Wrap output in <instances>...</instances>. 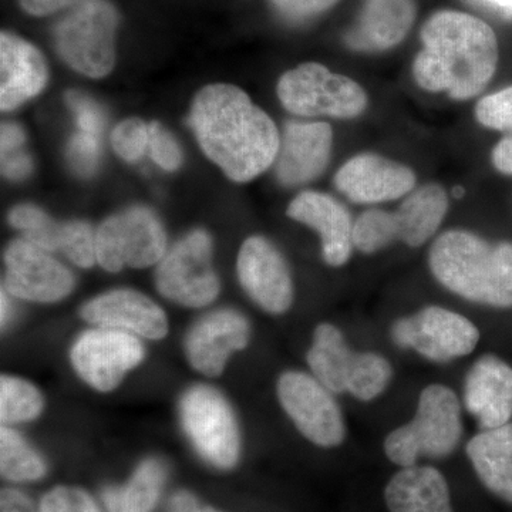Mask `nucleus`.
<instances>
[{
  "mask_svg": "<svg viewBox=\"0 0 512 512\" xmlns=\"http://www.w3.org/2000/svg\"><path fill=\"white\" fill-rule=\"evenodd\" d=\"M190 126L202 151L237 183L268 170L281 147L274 120L231 84H212L197 94Z\"/></svg>",
  "mask_w": 512,
  "mask_h": 512,
  "instance_id": "f257e3e1",
  "label": "nucleus"
},
{
  "mask_svg": "<svg viewBox=\"0 0 512 512\" xmlns=\"http://www.w3.org/2000/svg\"><path fill=\"white\" fill-rule=\"evenodd\" d=\"M423 49L413 62L421 89L446 93L454 100L478 96L498 66V40L491 26L476 16L441 10L421 28Z\"/></svg>",
  "mask_w": 512,
  "mask_h": 512,
  "instance_id": "f03ea898",
  "label": "nucleus"
},
{
  "mask_svg": "<svg viewBox=\"0 0 512 512\" xmlns=\"http://www.w3.org/2000/svg\"><path fill=\"white\" fill-rule=\"evenodd\" d=\"M429 266L454 295L491 308H512L511 242L491 244L466 229H450L431 245Z\"/></svg>",
  "mask_w": 512,
  "mask_h": 512,
  "instance_id": "7ed1b4c3",
  "label": "nucleus"
},
{
  "mask_svg": "<svg viewBox=\"0 0 512 512\" xmlns=\"http://www.w3.org/2000/svg\"><path fill=\"white\" fill-rule=\"evenodd\" d=\"M461 402L446 384L424 387L409 423L384 440V454L399 467L416 466L420 458H444L456 451L463 437Z\"/></svg>",
  "mask_w": 512,
  "mask_h": 512,
  "instance_id": "20e7f679",
  "label": "nucleus"
},
{
  "mask_svg": "<svg viewBox=\"0 0 512 512\" xmlns=\"http://www.w3.org/2000/svg\"><path fill=\"white\" fill-rule=\"evenodd\" d=\"M447 211V191L436 183L421 185L406 195L396 211L370 208L362 212L353 228V244L366 255L399 241L410 248L423 247L437 234Z\"/></svg>",
  "mask_w": 512,
  "mask_h": 512,
  "instance_id": "39448f33",
  "label": "nucleus"
},
{
  "mask_svg": "<svg viewBox=\"0 0 512 512\" xmlns=\"http://www.w3.org/2000/svg\"><path fill=\"white\" fill-rule=\"evenodd\" d=\"M119 15L106 0H86L74 6L55 28L60 57L76 72L100 79L116 63L114 35Z\"/></svg>",
  "mask_w": 512,
  "mask_h": 512,
  "instance_id": "423d86ee",
  "label": "nucleus"
},
{
  "mask_svg": "<svg viewBox=\"0 0 512 512\" xmlns=\"http://www.w3.org/2000/svg\"><path fill=\"white\" fill-rule=\"evenodd\" d=\"M278 97L289 113L302 117L352 120L362 116L369 99L363 87L319 63H305L279 79Z\"/></svg>",
  "mask_w": 512,
  "mask_h": 512,
  "instance_id": "0eeeda50",
  "label": "nucleus"
},
{
  "mask_svg": "<svg viewBox=\"0 0 512 512\" xmlns=\"http://www.w3.org/2000/svg\"><path fill=\"white\" fill-rule=\"evenodd\" d=\"M180 420L192 446L211 466L229 470L241 456L237 417L218 390L194 386L181 397Z\"/></svg>",
  "mask_w": 512,
  "mask_h": 512,
  "instance_id": "6e6552de",
  "label": "nucleus"
},
{
  "mask_svg": "<svg viewBox=\"0 0 512 512\" xmlns=\"http://www.w3.org/2000/svg\"><path fill=\"white\" fill-rule=\"evenodd\" d=\"M158 292L185 308H204L220 295L221 284L212 266V239L204 229L184 235L156 271Z\"/></svg>",
  "mask_w": 512,
  "mask_h": 512,
  "instance_id": "1a4fd4ad",
  "label": "nucleus"
},
{
  "mask_svg": "<svg viewBox=\"0 0 512 512\" xmlns=\"http://www.w3.org/2000/svg\"><path fill=\"white\" fill-rule=\"evenodd\" d=\"M167 252V235L157 215L146 207H131L111 215L96 231V258L104 271L148 268Z\"/></svg>",
  "mask_w": 512,
  "mask_h": 512,
  "instance_id": "9d476101",
  "label": "nucleus"
},
{
  "mask_svg": "<svg viewBox=\"0 0 512 512\" xmlns=\"http://www.w3.org/2000/svg\"><path fill=\"white\" fill-rule=\"evenodd\" d=\"M390 333L394 345L413 350L434 363L453 362L471 355L480 342V330L470 319L434 305L397 319Z\"/></svg>",
  "mask_w": 512,
  "mask_h": 512,
  "instance_id": "9b49d317",
  "label": "nucleus"
},
{
  "mask_svg": "<svg viewBox=\"0 0 512 512\" xmlns=\"http://www.w3.org/2000/svg\"><path fill=\"white\" fill-rule=\"evenodd\" d=\"M279 403L306 440L322 448L339 447L346 439L342 409L328 387L309 373L288 370L276 383Z\"/></svg>",
  "mask_w": 512,
  "mask_h": 512,
  "instance_id": "f8f14e48",
  "label": "nucleus"
},
{
  "mask_svg": "<svg viewBox=\"0 0 512 512\" xmlns=\"http://www.w3.org/2000/svg\"><path fill=\"white\" fill-rule=\"evenodd\" d=\"M144 356L146 350L136 335L110 328L87 330L70 350L77 375L101 393L116 389L127 373L143 362Z\"/></svg>",
  "mask_w": 512,
  "mask_h": 512,
  "instance_id": "ddd939ff",
  "label": "nucleus"
},
{
  "mask_svg": "<svg viewBox=\"0 0 512 512\" xmlns=\"http://www.w3.org/2000/svg\"><path fill=\"white\" fill-rule=\"evenodd\" d=\"M3 289L22 301L55 303L66 299L74 289L72 272L57 261L52 252L25 238L6 248Z\"/></svg>",
  "mask_w": 512,
  "mask_h": 512,
  "instance_id": "4468645a",
  "label": "nucleus"
},
{
  "mask_svg": "<svg viewBox=\"0 0 512 512\" xmlns=\"http://www.w3.org/2000/svg\"><path fill=\"white\" fill-rule=\"evenodd\" d=\"M237 271L242 288L262 309L282 315L293 303V281L288 262L264 237L248 238L239 249Z\"/></svg>",
  "mask_w": 512,
  "mask_h": 512,
  "instance_id": "2eb2a0df",
  "label": "nucleus"
},
{
  "mask_svg": "<svg viewBox=\"0 0 512 512\" xmlns=\"http://www.w3.org/2000/svg\"><path fill=\"white\" fill-rule=\"evenodd\" d=\"M335 187L356 204H382L409 195L416 187V174L390 158L363 153L340 167Z\"/></svg>",
  "mask_w": 512,
  "mask_h": 512,
  "instance_id": "dca6fc26",
  "label": "nucleus"
},
{
  "mask_svg": "<svg viewBox=\"0 0 512 512\" xmlns=\"http://www.w3.org/2000/svg\"><path fill=\"white\" fill-rule=\"evenodd\" d=\"M251 340V325L242 313L220 309L198 320L185 338V355L197 372L220 376L229 357L241 352Z\"/></svg>",
  "mask_w": 512,
  "mask_h": 512,
  "instance_id": "f3484780",
  "label": "nucleus"
},
{
  "mask_svg": "<svg viewBox=\"0 0 512 512\" xmlns=\"http://www.w3.org/2000/svg\"><path fill=\"white\" fill-rule=\"evenodd\" d=\"M9 224L37 247L60 252L80 268H92L96 258V232L84 221L56 222L35 205L13 208Z\"/></svg>",
  "mask_w": 512,
  "mask_h": 512,
  "instance_id": "a211bd4d",
  "label": "nucleus"
},
{
  "mask_svg": "<svg viewBox=\"0 0 512 512\" xmlns=\"http://www.w3.org/2000/svg\"><path fill=\"white\" fill-rule=\"evenodd\" d=\"M333 130L322 121H289L281 138L275 174L285 187L316 180L328 167Z\"/></svg>",
  "mask_w": 512,
  "mask_h": 512,
  "instance_id": "6ab92c4d",
  "label": "nucleus"
},
{
  "mask_svg": "<svg viewBox=\"0 0 512 512\" xmlns=\"http://www.w3.org/2000/svg\"><path fill=\"white\" fill-rule=\"evenodd\" d=\"M80 315L99 328L124 330L150 340H160L168 333L167 315L156 302L131 289L101 293L84 303Z\"/></svg>",
  "mask_w": 512,
  "mask_h": 512,
  "instance_id": "aec40b11",
  "label": "nucleus"
},
{
  "mask_svg": "<svg viewBox=\"0 0 512 512\" xmlns=\"http://www.w3.org/2000/svg\"><path fill=\"white\" fill-rule=\"evenodd\" d=\"M288 217L318 232L326 264L333 268L348 264L355 251V221L339 201L323 192L305 191L289 204Z\"/></svg>",
  "mask_w": 512,
  "mask_h": 512,
  "instance_id": "412c9836",
  "label": "nucleus"
},
{
  "mask_svg": "<svg viewBox=\"0 0 512 512\" xmlns=\"http://www.w3.org/2000/svg\"><path fill=\"white\" fill-rule=\"evenodd\" d=\"M464 406L481 429L512 420V367L494 355L480 357L464 380Z\"/></svg>",
  "mask_w": 512,
  "mask_h": 512,
  "instance_id": "4be33fe9",
  "label": "nucleus"
},
{
  "mask_svg": "<svg viewBox=\"0 0 512 512\" xmlns=\"http://www.w3.org/2000/svg\"><path fill=\"white\" fill-rule=\"evenodd\" d=\"M0 107L16 109L45 89L49 70L45 57L22 37L0 35Z\"/></svg>",
  "mask_w": 512,
  "mask_h": 512,
  "instance_id": "5701e85b",
  "label": "nucleus"
},
{
  "mask_svg": "<svg viewBox=\"0 0 512 512\" xmlns=\"http://www.w3.org/2000/svg\"><path fill=\"white\" fill-rule=\"evenodd\" d=\"M414 0H365L346 45L356 52H384L400 45L416 20Z\"/></svg>",
  "mask_w": 512,
  "mask_h": 512,
  "instance_id": "b1692460",
  "label": "nucleus"
},
{
  "mask_svg": "<svg viewBox=\"0 0 512 512\" xmlns=\"http://www.w3.org/2000/svg\"><path fill=\"white\" fill-rule=\"evenodd\" d=\"M384 503L390 512H454L446 477L437 468L417 464L390 478Z\"/></svg>",
  "mask_w": 512,
  "mask_h": 512,
  "instance_id": "393cba45",
  "label": "nucleus"
},
{
  "mask_svg": "<svg viewBox=\"0 0 512 512\" xmlns=\"http://www.w3.org/2000/svg\"><path fill=\"white\" fill-rule=\"evenodd\" d=\"M466 453L481 484L512 505V421L476 434Z\"/></svg>",
  "mask_w": 512,
  "mask_h": 512,
  "instance_id": "a878e982",
  "label": "nucleus"
},
{
  "mask_svg": "<svg viewBox=\"0 0 512 512\" xmlns=\"http://www.w3.org/2000/svg\"><path fill=\"white\" fill-rule=\"evenodd\" d=\"M359 352L352 350L345 335L332 323H320L313 330L306 360L312 375L335 394L348 393Z\"/></svg>",
  "mask_w": 512,
  "mask_h": 512,
  "instance_id": "bb28decb",
  "label": "nucleus"
},
{
  "mask_svg": "<svg viewBox=\"0 0 512 512\" xmlns=\"http://www.w3.org/2000/svg\"><path fill=\"white\" fill-rule=\"evenodd\" d=\"M164 464L147 458L123 487L104 490L103 500L109 512H150L156 507L165 483Z\"/></svg>",
  "mask_w": 512,
  "mask_h": 512,
  "instance_id": "cd10ccee",
  "label": "nucleus"
},
{
  "mask_svg": "<svg viewBox=\"0 0 512 512\" xmlns=\"http://www.w3.org/2000/svg\"><path fill=\"white\" fill-rule=\"evenodd\" d=\"M46 463L28 441L9 426L0 430V473L6 480L29 483L46 474Z\"/></svg>",
  "mask_w": 512,
  "mask_h": 512,
  "instance_id": "c85d7f7f",
  "label": "nucleus"
},
{
  "mask_svg": "<svg viewBox=\"0 0 512 512\" xmlns=\"http://www.w3.org/2000/svg\"><path fill=\"white\" fill-rule=\"evenodd\" d=\"M45 400L35 384L22 377L3 375L0 379V420L3 426L28 423L43 412Z\"/></svg>",
  "mask_w": 512,
  "mask_h": 512,
  "instance_id": "c756f323",
  "label": "nucleus"
},
{
  "mask_svg": "<svg viewBox=\"0 0 512 512\" xmlns=\"http://www.w3.org/2000/svg\"><path fill=\"white\" fill-rule=\"evenodd\" d=\"M393 379L392 363L376 352H360L348 393L359 402L382 396Z\"/></svg>",
  "mask_w": 512,
  "mask_h": 512,
  "instance_id": "7c9ffc66",
  "label": "nucleus"
},
{
  "mask_svg": "<svg viewBox=\"0 0 512 512\" xmlns=\"http://www.w3.org/2000/svg\"><path fill=\"white\" fill-rule=\"evenodd\" d=\"M150 126L143 120L128 119L121 121L111 133V146L127 163H136L148 150Z\"/></svg>",
  "mask_w": 512,
  "mask_h": 512,
  "instance_id": "2f4dec72",
  "label": "nucleus"
},
{
  "mask_svg": "<svg viewBox=\"0 0 512 512\" xmlns=\"http://www.w3.org/2000/svg\"><path fill=\"white\" fill-rule=\"evenodd\" d=\"M476 119L481 126L491 130L512 131V86L488 94L478 101Z\"/></svg>",
  "mask_w": 512,
  "mask_h": 512,
  "instance_id": "473e14b6",
  "label": "nucleus"
},
{
  "mask_svg": "<svg viewBox=\"0 0 512 512\" xmlns=\"http://www.w3.org/2000/svg\"><path fill=\"white\" fill-rule=\"evenodd\" d=\"M101 151V137L77 131L67 146V160L73 171L80 177H90L96 173Z\"/></svg>",
  "mask_w": 512,
  "mask_h": 512,
  "instance_id": "72a5a7b5",
  "label": "nucleus"
},
{
  "mask_svg": "<svg viewBox=\"0 0 512 512\" xmlns=\"http://www.w3.org/2000/svg\"><path fill=\"white\" fill-rule=\"evenodd\" d=\"M42 512H100L89 493L77 487L53 488L40 503Z\"/></svg>",
  "mask_w": 512,
  "mask_h": 512,
  "instance_id": "f704fd0d",
  "label": "nucleus"
},
{
  "mask_svg": "<svg viewBox=\"0 0 512 512\" xmlns=\"http://www.w3.org/2000/svg\"><path fill=\"white\" fill-rule=\"evenodd\" d=\"M66 101L67 106L73 111L77 131L97 137L103 136L104 127H106V116H104L103 110L96 101L79 92L67 93Z\"/></svg>",
  "mask_w": 512,
  "mask_h": 512,
  "instance_id": "c9c22d12",
  "label": "nucleus"
},
{
  "mask_svg": "<svg viewBox=\"0 0 512 512\" xmlns=\"http://www.w3.org/2000/svg\"><path fill=\"white\" fill-rule=\"evenodd\" d=\"M148 151L154 163L165 171H175L183 164V151L177 140L160 123L150 124Z\"/></svg>",
  "mask_w": 512,
  "mask_h": 512,
  "instance_id": "e433bc0d",
  "label": "nucleus"
},
{
  "mask_svg": "<svg viewBox=\"0 0 512 512\" xmlns=\"http://www.w3.org/2000/svg\"><path fill=\"white\" fill-rule=\"evenodd\" d=\"M269 2L285 19L301 22L332 9L340 0H269Z\"/></svg>",
  "mask_w": 512,
  "mask_h": 512,
  "instance_id": "4c0bfd02",
  "label": "nucleus"
},
{
  "mask_svg": "<svg viewBox=\"0 0 512 512\" xmlns=\"http://www.w3.org/2000/svg\"><path fill=\"white\" fill-rule=\"evenodd\" d=\"M2 170L3 175L9 180H25L33 170L32 158L23 150L6 154V156H2Z\"/></svg>",
  "mask_w": 512,
  "mask_h": 512,
  "instance_id": "58836bf2",
  "label": "nucleus"
},
{
  "mask_svg": "<svg viewBox=\"0 0 512 512\" xmlns=\"http://www.w3.org/2000/svg\"><path fill=\"white\" fill-rule=\"evenodd\" d=\"M86 0H19L23 10L33 16H47L59 10L74 8Z\"/></svg>",
  "mask_w": 512,
  "mask_h": 512,
  "instance_id": "ea45409f",
  "label": "nucleus"
},
{
  "mask_svg": "<svg viewBox=\"0 0 512 512\" xmlns=\"http://www.w3.org/2000/svg\"><path fill=\"white\" fill-rule=\"evenodd\" d=\"M0 512H42L37 510L28 495L6 488L0 494Z\"/></svg>",
  "mask_w": 512,
  "mask_h": 512,
  "instance_id": "a19ab883",
  "label": "nucleus"
},
{
  "mask_svg": "<svg viewBox=\"0 0 512 512\" xmlns=\"http://www.w3.org/2000/svg\"><path fill=\"white\" fill-rule=\"evenodd\" d=\"M25 141V131L22 130V127H20L19 124H3L2 137H0V143H2V156L22 150Z\"/></svg>",
  "mask_w": 512,
  "mask_h": 512,
  "instance_id": "79ce46f5",
  "label": "nucleus"
},
{
  "mask_svg": "<svg viewBox=\"0 0 512 512\" xmlns=\"http://www.w3.org/2000/svg\"><path fill=\"white\" fill-rule=\"evenodd\" d=\"M168 512H222L215 510L210 505L201 504L197 498L187 491L174 494L168 504Z\"/></svg>",
  "mask_w": 512,
  "mask_h": 512,
  "instance_id": "37998d69",
  "label": "nucleus"
},
{
  "mask_svg": "<svg viewBox=\"0 0 512 512\" xmlns=\"http://www.w3.org/2000/svg\"><path fill=\"white\" fill-rule=\"evenodd\" d=\"M491 160L495 170L505 175H512V131L494 147Z\"/></svg>",
  "mask_w": 512,
  "mask_h": 512,
  "instance_id": "c03bdc74",
  "label": "nucleus"
},
{
  "mask_svg": "<svg viewBox=\"0 0 512 512\" xmlns=\"http://www.w3.org/2000/svg\"><path fill=\"white\" fill-rule=\"evenodd\" d=\"M9 293L3 289L2 291V326H5L6 323L10 320V315H12V305H10V301L8 298Z\"/></svg>",
  "mask_w": 512,
  "mask_h": 512,
  "instance_id": "a18cd8bd",
  "label": "nucleus"
},
{
  "mask_svg": "<svg viewBox=\"0 0 512 512\" xmlns=\"http://www.w3.org/2000/svg\"><path fill=\"white\" fill-rule=\"evenodd\" d=\"M487 2L493 3L495 6H500L503 9L512 10V0H487Z\"/></svg>",
  "mask_w": 512,
  "mask_h": 512,
  "instance_id": "49530a36",
  "label": "nucleus"
}]
</instances>
